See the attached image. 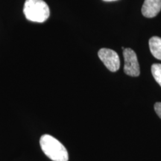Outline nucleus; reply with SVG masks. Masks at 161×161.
Wrapping results in <instances>:
<instances>
[{"label": "nucleus", "instance_id": "f03ea898", "mask_svg": "<svg viewBox=\"0 0 161 161\" xmlns=\"http://www.w3.org/2000/svg\"><path fill=\"white\" fill-rule=\"evenodd\" d=\"M23 13L28 20L40 23L46 21L50 15L49 6L43 0H26Z\"/></svg>", "mask_w": 161, "mask_h": 161}, {"label": "nucleus", "instance_id": "7ed1b4c3", "mask_svg": "<svg viewBox=\"0 0 161 161\" xmlns=\"http://www.w3.org/2000/svg\"><path fill=\"white\" fill-rule=\"evenodd\" d=\"M123 49V56L125 60L124 72L126 75L137 77L140 75V69L135 52L134 50L127 48Z\"/></svg>", "mask_w": 161, "mask_h": 161}, {"label": "nucleus", "instance_id": "1a4fd4ad", "mask_svg": "<svg viewBox=\"0 0 161 161\" xmlns=\"http://www.w3.org/2000/svg\"><path fill=\"white\" fill-rule=\"evenodd\" d=\"M104 2H113V1H116V0H103Z\"/></svg>", "mask_w": 161, "mask_h": 161}, {"label": "nucleus", "instance_id": "39448f33", "mask_svg": "<svg viewBox=\"0 0 161 161\" xmlns=\"http://www.w3.org/2000/svg\"><path fill=\"white\" fill-rule=\"evenodd\" d=\"M161 10V0H145L142 7V14L148 18L154 17Z\"/></svg>", "mask_w": 161, "mask_h": 161}, {"label": "nucleus", "instance_id": "0eeeda50", "mask_svg": "<svg viewBox=\"0 0 161 161\" xmlns=\"http://www.w3.org/2000/svg\"><path fill=\"white\" fill-rule=\"evenodd\" d=\"M152 73L153 77L158 84L161 86V64H154L152 66Z\"/></svg>", "mask_w": 161, "mask_h": 161}, {"label": "nucleus", "instance_id": "20e7f679", "mask_svg": "<svg viewBox=\"0 0 161 161\" xmlns=\"http://www.w3.org/2000/svg\"><path fill=\"white\" fill-rule=\"evenodd\" d=\"M98 58L110 71L116 72L120 67V60L118 54L110 49H101L98 52Z\"/></svg>", "mask_w": 161, "mask_h": 161}, {"label": "nucleus", "instance_id": "f257e3e1", "mask_svg": "<svg viewBox=\"0 0 161 161\" xmlns=\"http://www.w3.org/2000/svg\"><path fill=\"white\" fill-rule=\"evenodd\" d=\"M40 145L44 154L53 161H68L67 150L60 141L49 134L40 137Z\"/></svg>", "mask_w": 161, "mask_h": 161}, {"label": "nucleus", "instance_id": "6e6552de", "mask_svg": "<svg viewBox=\"0 0 161 161\" xmlns=\"http://www.w3.org/2000/svg\"><path fill=\"white\" fill-rule=\"evenodd\" d=\"M154 110H155L158 116L161 119V102H157L154 104Z\"/></svg>", "mask_w": 161, "mask_h": 161}, {"label": "nucleus", "instance_id": "423d86ee", "mask_svg": "<svg viewBox=\"0 0 161 161\" xmlns=\"http://www.w3.org/2000/svg\"><path fill=\"white\" fill-rule=\"evenodd\" d=\"M149 48L152 55L157 59L161 60V38L152 37L149 40Z\"/></svg>", "mask_w": 161, "mask_h": 161}]
</instances>
